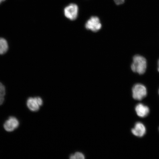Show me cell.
<instances>
[{
	"mask_svg": "<svg viewBox=\"0 0 159 159\" xmlns=\"http://www.w3.org/2000/svg\"><path fill=\"white\" fill-rule=\"evenodd\" d=\"M135 110L138 116L141 118H144L148 116L150 112L148 107L142 104L137 105Z\"/></svg>",
	"mask_w": 159,
	"mask_h": 159,
	"instance_id": "cell-8",
	"label": "cell"
},
{
	"mask_svg": "<svg viewBox=\"0 0 159 159\" xmlns=\"http://www.w3.org/2000/svg\"><path fill=\"white\" fill-rule=\"evenodd\" d=\"M133 98L136 100L140 101L147 95V91L144 85L141 84L135 85L132 89Z\"/></svg>",
	"mask_w": 159,
	"mask_h": 159,
	"instance_id": "cell-2",
	"label": "cell"
},
{
	"mask_svg": "<svg viewBox=\"0 0 159 159\" xmlns=\"http://www.w3.org/2000/svg\"><path fill=\"white\" fill-rule=\"evenodd\" d=\"M9 49V45L7 40L0 38V55L5 54Z\"/></svg>",
	"mask_w": 159,
	"mask_h": 159,
	"instance_id": "cell-9",
	"label": "cell"
},
{
	"mask_svg": "<svg viewBox=\"0 0 159 159\" xmlns=\"http://www.w3.org/2000/svg\"><path fill=\"white\" fill-rule=\"evenodd\" d=\"M132 132L135 136L142 137L146 134V129L143 124L138 122L135 125L134 128L132 129Z\"/></svg>",
	"mask_w": 159,
	"mask_h": 159,
	"instance_id": "cell-7",
	"label": "cell"
},
{
	"mask_svg": "<svg viewBox=\"0 0 159 159\" xmlns=\"http://www.w3.org/2000/svg\"><path fill=\"white\" fill-rule=\"evenodd\" d=\"M19 122L18 119L15 117H10L6 121L3 126L5 130L8 132H13L18 127Z\"/></svg>",
	"mask_w": 159,
	"mask_h": 159,
	"instance_id": "cell-6",
	"label": "cell"
},
{
	"mask_svg": "<svg viewBox=\"0 0 159 159\" xmlns=\"http://www.w3.org/2000/svg\"><path fill=\"white\" fill-rule=\"evenodd\" d=\"M74 156L75 159H84L85 158L84 155L80 152H76Z\"/></svg>",
	"mask_w": 159,
	"mask_h": 159,
	"instance_id": "cell-11",
	"label": "cell"
},
{
	"mask_svg": "<svg viewBox=\"0 0 159 159\" xmlns=\"http://www.w3.org/2000/svg\"><path fill=\"white\" fill-rule=\"evenodd\" d=\"M78 12V7L74 3L70 4L66 7L64 10L65 16L72 21L77 19Z\"/></svg>",
	"mask_w": 159,
	"mask_h": 159,
	"instance_id": "cell-3",
	"label": "cell"
},
{
	"mask_svg": "<svg viewBox=\"0 0 159 159\" xmlns=\"http://www.w3.org/2000/svg\"><path fill=\"white\" fill-rule=\"evenodd\" d=\"M6 94L4 85L0 82V105L3 104L4 101V97Z\"/></svg>",
	"mask_w": 159,
	"mask_h": 159,
	"instance_id": "cell-10",
	"label": "cell"
},
{
	"mask_svg": "<svg viewBox=\"0 0 159 159\" xmlns=\"http://www.w3.org/2000/svg\"><path fill=\"white\" fill-rule=\"evenodd\" d=\"M43 104L42 99L40 97H30L27 101L28 108L32 112H37L39 109L40 107Z\"/></svg>",
	"mask_w": 159,
	"mask_h": 159,
	"instance_id": "cell-5",
	"label": "cell"
},
{
	"mask_svg": "<svg viewBox=\"0 0 159 159\" xmlns=\"http://www.w3.org/2000/svg\"><path fill=\"white\" fill-rule=\"evenodd\" d=\"M158 70L159 72V59L158 60Z\"/></svg>",
	"mask_w": 159,
	"mask_h": 159,
	"instance_id": "cell-15",
	"label": "cell"
},
{
	"mask_svg": "<svg viewBox=\"0 0 159 159\" xmlns=\"http://www.w3.org/2000/svg\"><path fill=\"white\" fill-rule=\"evenodd\" d=\"M85 28L94 32H97L102 27V25L98 17H91L87 21L85 25Z\"/></svg>",
	"mask_w": 159,
	"mask_h": 159,
	"instance_id": "cell-4",
	"label": "cell"
},
{
	"mask_svg": "<svg viewBox=\"0 0 159 159\" xmlns=\"http://www.w3.org/2000/svg\"><path fill=\"white\" fill-rule=\"evenodd\" d=\"M6 0H0V4H1L2 2H4Z\"/></svg>",
	"mask_w": 159,
	"mask_h": 159,
	"instance_id": "cell-14",
	"label": "cell"
},
{
	"mask_svg": "<svg viewBox=\"0 0 159 159\" xmlns=\"http://www.w3.org/2000/svg\"><path fill=\"white\" fill-rule=\"evenodd\" d=\"M147 62L144 57L140 55H136L133 57V62L131 65V69L134 72L143 75L146 72Z\"/></svg>",
	"mask_w": 159,
	"mask_h": 159,
	"instance_id": "cell-1",
	"label": "cell"
},
{
	"mask_svg": "<svg viewBox=\"0 0 159 159\" xmlns=\"http://www.w3.org/2000/svg\"></svg>",
	"mask_w": 159,
	"mask_h": 159,
	"instance_id": "cell-16",
	"label": "cell"
},
{
	"mask_svg": "<svg viewBox=\"0 0 159 159\" xmlns=\"http://www.w3.org/2000/svg\"><path fill=\"white\" fill-rule=\"evenodd\" d=\"M114 1L117 5H120L124 3L125 0H114Z\"/></svg>",
	"mask_w": 159,
	"mask_h": 159,
	"instance_id": "cell-12",
	"label": "cell"
},
{
	"mask_svg": "<svg viewBox=\"0 0 159 159\" xmlns=\"http://www.w3.org/2000/svg\"><path fill=\"white\" fill-rule=\"evenodd\" d=\"M70 159H75V156L74 155H71V156L70 157Z\"/></svg>",
	"mask_w": 159,
	"mask_h": 159,
	"instance_id": "cell-13",
	"label": "cell"
}]
</instances>
